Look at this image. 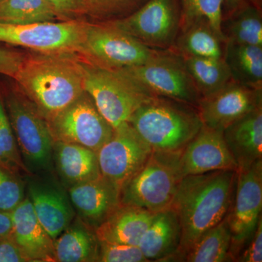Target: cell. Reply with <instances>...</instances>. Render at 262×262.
<instances>
[{"label":"cell","instance_id":"6da1fadb","mask_svg":"<svg viewBox=\"0 0 262 262\" xmlns=\"http://www.w3.org/2000/svg\"><path fill=\"white\" fill-rule=\"evenodd\" d=\"M237 170H222L183 177L172 202L181 228L178 251L169 261H182V255L200 237L225 220L233 199Z\"/></svg>","mask_w":262,"mask_h":262},{"label":"cell","instance_id":"7a4b0ae2","mask_svg":"<svg viewBox=\"0 0 262 262\" xmlns=\"http://www.w3.org/2000/svg\"><path fill=\"white\" fill-rule=\"evenodd\" d=\"M13 80L48 122L84 92L83 61L76 54L27 55Z\"/></svg>","mask_w":262,"mask_h":262},{"label":"cell","instance_id":"3957f363","mask_svg":"<svg viewBox=\"0 0 262 262\" xmlns=\"http://www.w3.org/2000/svg\"><path fill=\"white\" fill-rule=\"evenodd\" d=\"M153 151H181L199 133L203 122L195 106L155 97L127 121Z\"/></svg>","mask_w":262,"mask_h":262},{"label":"cell","instance_id":"277c9868","mask_svg":"<svg viewBox=\"0 0 262 262\" xmlns=\"http://www.w3.org/2000/svg\"><path fill=\"white\" fill-rule=\"evenodd\" d=\"M1 91L17 145L27 170L30 173L51 170L55 141L47 120L17 86Z\"/></svg>","mask_w":262,"mask_h":262},{"label":"cell","instance_id":"5b68a950","mask_svg":"<svg viewBox=\"0 0 262 262\" xmlns=\"http://www.w3.org/2000/svg\"><path fill=\"white\" fill-rule=\"evenodd\" d=\"M181 151H153L124 186L121 203L158 213L170 208L183 177Z\"/></svg>","mask_w":262,"mask_h":262},{"label":"cell","instance_id":"8992f818","mask_svg":"<svg viewBox=\"0 0 262 262\" xmlns=\"http://www.w3.org/2000/svg\"><path fill=\"white\" fill-rule=\"evenodd\" d=\"M116 71L155 97L168 98L195 107L201 100L182 57L170 50L160 51L143 64Z\"/></svg>","mask_w":262,"mask_h":262},{"label":"cell","instance_id":"52a82bcc","mask_svg":"<svg viewBox=\"0 0 262 262\" xmlns=\"http://www.w3.org/2000/svg\"><path fill=\"white\" fill-rule=\"evenodd\" d=\"M83 68L84 91L114 129L127 122L141 105L155 98L118 71L100 68L84 61Z\"/></svg>","mask_w":262,"mask_h":262},{"label":"cell","instance_id":"ba28073f","mask_svg":"<svg viewBox=\"0 0 262 262\" xmlns=\"http://www.w3.org/2000/svg\"><path fill=\"white\" fill-rule=\"evenodd\" d=\"M160 51L148 48L107 21L88 22L78 56L89 64L119 70L143 64Z\"/></svg>","mask_w":262,"mask_h":262},{"label":"cell","instance_id":"9c48e42d","mask_svg":"<svg viewBox=\"0 0 262 262\" xmlns=\"http://www.w3.org/2000/svg\"><path fill=\"white\" fill-rule=\"evenodd\" d=\"M87 23L82 20L24 25L0 23V42L43 54L78 55Z\"/></svg>","mask_w":262,"mask_h":262},{"label":"cell","instance_id":"30bf717a","mask_svg":"<svg viewBox=\"0 0 262 262\" xmlns=\"http://www.w3.org/2000/svg\"><path fill=\"white\" fill-rule=\"evenodd\" d=\"M262 159L237 170L232 204L225 220L231 234L229 261H236L261 218Z\"/></svg>","mask_w":262,"mask_h":262},{"label":"cell","instance_id":"8fae6325","mask_svg":"<svg viewBox=\"0 0 262 262\" xmlns=\"http://www.w3.org/2000/svg\"><path fill=\"white\" fill-rule=\"evenodd\" d=\"M151 49L173 48L181 30L178 0H147L123 18L106 20Z\"/></svg>","mask_w":262,"mask_h":262},{"label":"cell","instance_id":"7c38bea8","mask_svg":"<svg viewBox=\"0 0 262 262\" xmlns=\"http://www.w3.org/2000/svg\"><path fill=\"white\" fill-rule=\"evenodd\" d=\"M48 122L54 141L79 144L96 152L115 131L85 91Z\"/></svg>","mask_w":262,"mask_h":262},{"label":"cell","instance_id":"4fadbf2b","mask_svg":"<svg viewBox=\"0 0 262 262\" xmlns=\"http://www.w3.org/2000/svg\"><path fill=\"white\" fill-rule=\"evenodd\" d=\"M152 149L128 122L115 129L97 152L101 175L120 190L144 165Z\"/></svg>","mask_w":262,"mask_h":262},{"label":"cell","instance_id":"5bb4252c","mask_svg":"<svg viewBox=\"0 0 262 262\" xmlns=\"http://www.w3.org/2000/svg\"><path fill=\"white\" fill-rule=\"evenodd\" d=\"M262 107V90L231 80L214 94L201 98L196 106L203 126L224 130L246 114Z\"/></svg>","mask_w":262,"mask_h":262},{"label":"cell","instance_id":"9a60e30c","mask_svg":"<svg viewBox=\"0 0 262 262\" xmlns=\"http://www.w3.org/2000/svg\"><path fill=\"white\" fill-rule=\"evenodd\" d=\"M182 177L215 170H237L226 144L223 130L203 126L181 153Z\"/></svg>","mask_w":262,"mask_h":262},{"label":"cell","instance_id":"2e32d148","mask_svg":"<svg viewBox=\"0 0 262 262\" xmlns=\"http://www.w3.org/2000/svg\"><path fill=\"white\" fill-rule=\"evenodd\" d=\"M69 196L81 221L95 230L121 205V190L102 175L69 189Z\"/></svg>","mask_w":262,"mask_h":262},{"label":"cell","instance_id":"e0dca14e","mask_svg":"<svg viewBox=\"0 0 262 262\" xmlns=\"http://www.w3.org/2000/svg\"><path fill=\"white\" fill-rule=\"evenodd\" d=\"M28 192L38 220L55 241L72 224L75 217L70 196L59 186L42 181H31Z\"/></svg>","mask_w":262,"mask_h":262},{"label":"cell","instance_id":"ac0fdd59","mask_svg":"<svg viewBox=\"0 0 262 262\" xmlns=\"http://www.w3.org/2000/svg\"><path fill=\"white\" fill-rule=\"evenodd\" d=\"M12 237L29 261H56L54 239L43 228L28 196L11 212Z\"/></svg>","mask_w":262,"mask_h":262},{"label":"cell","instance_id":"d6986e66","mask_svg":"<svg viewBox=\"0 0 262 262\" xmlns=\"http://www.w3.org/2000/svg\"><path fill=\"white\" fill-rule=\"evenodd\" d=\"M226 144L237 170L249 168L262 159V107L236 120L223 130Z\"/></svg>","mask_w":262,"mask_h":262},{"label":"cell","instance_id":"ffe728a7","mask_svg":"<svg viewBox=\"0 0 262 262\" xmlns=\"http://www.w3.org/2000/svg\"><path fill=\"white\" fill-rule=\"evenodd\" d=\"M156 213L134 205L121 203L113 214L95 229L101 242L139 246Z\"/></svg>","mask_w":262,"mask_h":262},{"label":"cell","instance_id":"44dd1931","mask_svg":"<svg viewBox=\"0 0 262 262\" xmlns=\"http://www.w3.org/2000/svg\"><path fill=\"white\" fill-rule=\"evenodd\" d=\"M181 238L178 215L169 208L155 213L139 247L149 261H168L178 251Z\"/></svg>","mask_w":262,"mask_h":262},{"label":"cell","instance_id":"7402d4cb","mask_svg":"<svg viewBox=\"0 0 262 262\" xmlns=\"http://www.w3.org/2000/svg\"><path fill=\"white\" fill-rule=\"evenodd\" d=\"M53 163L62 182L69 188L101 176L97 152L73 143L55 141Z\"/></svg>","mask_w":262,"mask_h":262},{"label":"cell","instance_id":"603a6c76","mask_svg":"<svg viewBox=\"0 0 262 262\" xmlns=\"http://www.w3.org/2000/svg\"><path fill=\"white\" fill-rule=\"evenodd\" d=\"M55 260L60 262L98 261L99 241L95 231L76 221L54 241Z\"/></svg>","mask_w":262,"mask_h":262},{"label":"cell","instance_id":"cb8c5ba5","mask_svg":"<svg viewBox=\"0 0 262 262\" xmlns=\"http://www.w3.org/2000/svg\"><path fill=\"white\" fill-rule=\"evenodd\" d=\"M224 60L232 80L251 89L262 90V47L225 42Z\"/></svg>","mask_w":262,"mask_h":262},{"label":"cell","instance_id":"d4e9b609","mask_svg":"<svg viewBox=\"0 0 262 262\" xmlns=\"http://www.w3.org/2000/svg\"><path fill=\"white\" fill-rule=\"evenodd\" d=\"M225 41L206 20H200L179 32L173 51L182 57L222 58Z\"/></svg>","mask_w":262,"mask_h":262},{"label":"cell","instance_id":"484cf974","mask_svg":"<svg viewBox=\"0 0 262 262\" xmlns=\"http://www.w3.org/2000/svg\"><path fill=\"white\" fill-rule=\"evenodd\" d=\"M182 58L201 98L214 94L232 80L230 72L223 58Z\"/></svg>","mask_w":262,"mask_h":262},{"label":"cell","instance_id":"4316f807","mask_svg":"<svg viewBox=\"0 0 262 262\" xmlns=\"http://www.w3.org/2000/svg\"><path fill=\"white\" fill-rule=\"evenodd\" d=\"M231 234L226 220L208 229L182 255V261H229Z\"/></svg>","mask_w":262,"mask_h":262},{"label":"cell","instance_id":"83f0119b","mask_svg":"<svg viewBox=\"0 0 262 262\" xmlns=\"http://www.w3.org/2000/svg\"><path fill=\"white\" fill-rule=\"evenodd\" d=\"M222 32L225 42L262 47L261 8L248 5L229 15Z\"/></svg>","mask_w":262,"mask_h":262},{"label":"cell","instance_id":"f1b7e54d","mask_svg":"<svg viewBox=\"0 0 262 262\" xmlns=\"http://www.w3.org/2000/svg\"><path fill=\"white\" fill-rule=\"evenodd\" d=\"M57 19L45 0H4L0 3V23L24 25Z\"/></svg>","mask_w":262,"mask_h":262},{"label":"cell","instance_id":"f546056e","mask_svg":"<svg viewBox=\"0 0 262 262\" xmlns=\"http://www.w3.org/2000/svg\"><path fill=\"white\" fill-rule=\"evenodd\" d=\"M178 1L180 7L181 30L195 22L206 20L225 42V36L222 32L224 0Z\"/></svg>","mask_w":262,"mask_h":262},{"label":"cell","instance_id":"4dcf8cb0","mask_svg":"<svg viewBox=\"0 0 262 262\" xmlns=\"http://www.w3.org/2000/svg\"><path fill=\"white\" fill-rule=\"evenodd\" d=\"M0 166L17 175L30 173L24 165L0 90Z\"/></svg>","mask_w":262,"mask_h":262},{"label":"cell","instance_id":"1f68e13d","mask_svg":"<svg viewBox=\"0 0 262 262\" xmlns=\"http://www.w3.org/2000/svg\"><path fill=\"white\" fill-rule=\"evenodd\" d=\"M147 0H87L89 15L106 20L123 18Z\"/></svg>","mask_w":262,"mask_h":262},{"label":"cell","instance_id":"d6a6232c","mask_svg":"<svg viewBox=\"0 0 262 262\" xmlns=\"http://www.w3.org/2000/svg\"><path fill=\"white\" fill-rule=\"evenodd\" d=\"M24 199V185L18 175L0 166V211L11 213Z\"/></svg>","mask_w":262,"mask_h":262},{"label":"cell","instance_id":"836d02e7","mask_svg":"<svg viewBox=\"0 0 262 262\" xmlns=\"http://www.w3.org/2000/svg\"><path fill=\"white\" fill-rule=\"evenodd\" d=\"M98 261L148 262L149 261L141 252L139 246L99 241Z\"/></svg>","mask_w":262,"mask_h":262},{"label":"cell","instance_id":"e575fe53","mask_svg":"<svg viewBox=\"0 0 262 262\" xmlns=\"http://www.w3.org/2000/svg\"><path fill=\"white\" fill-rule=\"evenodd\" d=\"M61 20H80L89 15L87 0H45Z\"/></svg>","mask_w":262,"mask_h":262},{"label":"cell","instance_id":"d590c367","mask_svg":"<svg viewBox=\"0 0 262 262\" xmlns=\"http://www.w3.org/2000/svg\"><path fill=\"white\" fill-rule=\"evenodd\" d=\"M27 54L0 46V75L14 79Z\"/></svg>","mask_w":262,"mask_h":262},{"label":"cell","instance_id":"8d00e7d4","mask_svg":"<svg viewBox=\"0 0 262 262\" xmlns=\"http://www.w3.org/2000/svg\"><path fill=\"white\" fill-rule=\"evenodd\" d=\"M236 261L261 262L262 261V219L256 227V231L249 242L239 253Z\"/></svg>","mask_w":262,"mask_h":262},{"label":"cell","instance_id":"74e56055","mask_svg":"<svg viewBox=\"0 0 262 262\" xmlns=\"http://www.w3.org/2000/svg\"><path fill=\"white\" fill-rule=\"evenodd\" d=\"M28 258L22 253L13 237L0 239V262H27Z\"/></svg>","mask_w":262,"mask_h":262},{"label":"cell","instance_id":"f35d334b","mask_svg":"<svg viewBox=\"0 0 262 262\" xmlns=\"http://www.w3.org/2000/svg\"><path fill=\"white\" fill-rule=\"evenodd\" d=\"M260 3L261 0H224L223 13L226 12L229 15L248 5H254L260 8Z\"/></svg>","mask_w":262,"mask_h":262},{"label":"cell","instance_id":"ab89813d","mask_svg":"<svg viewBox=\"0 0 262 262\" xmlns=\"http://www.w3.org/2000/svg\"><path fill=\"white\" fill-rule=\"evenodd\" d=\"M13 222L11 213L0 211V239L12 237Z\"/></svg>","mask_w":262,"mask_h":262},{"label":"cell","instance_id":"60d3db41","mask_svg":"<svg viewBox=\"0 0 262 262\" xmlns=\"http://www.w3.org/2000/svg\"><path fill=\"white\" fill-rule=\"evenodd\" d=\"M3 1H4V0H0V3H1Z\"/></svg>","mask_w":262,"mask_h":262}]
</instances>
